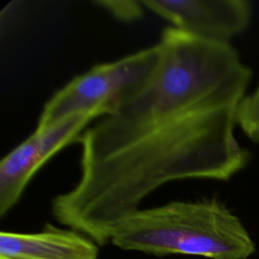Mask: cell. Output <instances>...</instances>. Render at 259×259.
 <instances>
[{"label": "cell", "mask_w": 259, "mask_h": 259, "mask_svg": "<svg viewBox=\"0 0 259 259\" xmlns=\"http://www.w3.org/2000/svg\"><path fill=\"white\" fill-rule=\"evenodd\" d=\"M158 44L145 86L78 138V181L52 201L59 223L98 246L164 184L228 180L248 161L235 127L251 71L236 50L172 26Z\"/></svg>", "instance_id": "obj_1"}, {"label": "cell", "mask_w": 259, "mask_h": 259, "mask_svg": "<svg viewBox=\"0 0 259 259\" xmlns=\"http://www.w3.org/2000/svg\"><path fill=\"white\" fill-rule=\"evenodd\" d=\"M110 243L157 256L209 259H248L256 250L241 220L215 198L138 209L116 227Z\"/></svg>", "instance_id": "obj_2"}, {"label": "cell", "mask_w": 259, "mask_h": 259, "mask_svg": "<svg viewBox=\"0 0 259 259\" xmlns=\"http://www.w3.org/2000/svg\"><path fill=\"white\" fill-rule=\"evenodd\" d=\"M160 58L157 42L114 61L97 64L75 76L45 103L36 128L48 127L79 112L94 113L98 118L114 113L145 86Z\"/></svg>", "instance_id": "obj_3"}, {"label": "cell", "mask_w": 259, "mask_h": 259, "mask_svg": "<svg viewBox=\"0 0 259 259\" xmlns=\"http://www.w3.org/2000/svg\"><path fill=\"white\" fill-rule=\"evenodd\" d=\"M98 118L90 112L68 115L56 123L36 128L0 162V217L19 200L35 173L58 152L78 138Z\"/></svg>", "instance_id": "obj_4"}, {"label": "cell", "mask_w": 259, "mask_h": 259, "mask_svg": "<svg viewBox=\"0 0 259 259\" xmlns=\"http://www.w3.org/2000/svg\"><path fill=\"white\" fill-rule=\"evenodd\" d=\"M144 7L198 38L229 42L251 20L245 0H142Z\"/></svg>", "instance_id": "obj_5"}, {"label": "cell", "mask_w": 259, "mask_h": 259, "mask_svg": "<svg viewBox=\"0 0 259 259\" xmlns=\"http://www.w3.org/2000/svg\"><path fill=\"white\" fill-rule=\"evenodd\" d=\"M98 254L87 236L52 224L35 233H0V259H98Z\"/></svg>", "instance_id": "obj_6"}, {"label": "cell", "mask_w": 259, "mask_h": 259, "mask_svg": "<svg viewBox=\"0 0 259 259\" xmlns=\"http://www.w3.org/2000/svg\"><path fill=\"white\" fill-rule=\"evenodd\" d=\"M237 124L252 141H259V83L245 95L237 109Z\"/></svg>", "instance_id": "obj_7"}, {"label": "cell", "mask_w": 259, "mask_h": 259, "mask_svg": "<svg viewBox=\"0 0 259 259\" xmlns=\"http://www.w3.org/2000/svg\"><path fill=\"white\" fill-rule=\"evenodd\" d=\"M95 4L101 6L113 17L122 21H134L144 14L142 0H121V1H96Z\"/></svg>", "instance_id": "obj_8"}]
</instances>
